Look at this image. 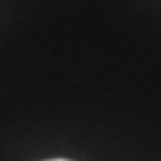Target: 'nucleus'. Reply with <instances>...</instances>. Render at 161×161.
I'll list each match as a JSON object with an SVG mask.
<instances>
[{"instance_id": "1", "label": "nucleus", "mask_w": 161, "mask_h": 161, "mask_svg": "<svg viewBox=\"0 0 161 161\" xmlns=\"http://www.w3.org/2000/svg\"><path fill=\"white\" fill-rule=\"evenodd\" d=\"M47 161H70V159H61V158H58V159H47Z\"/></svg>"}]
</instances>
